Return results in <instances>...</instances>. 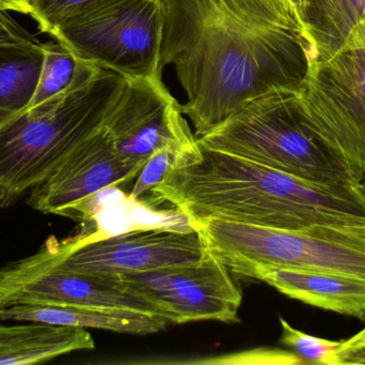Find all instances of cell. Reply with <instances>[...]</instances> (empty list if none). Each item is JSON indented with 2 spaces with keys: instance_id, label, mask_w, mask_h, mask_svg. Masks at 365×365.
<instances>
[{
  "instance_id": "obj_24",
  "label": "cell",
  "mask_w": 365,
  "mask_h": 365,
  "mask_svg": "<svg viewBox=\"0 0 365 365\" xmlns=\"http://www.w3.org/2000/svg\"><path fill=\"white\" fill-rule=\"evenodd\" d=\"M285 4H289L292 9L297 12L302 19V23L304 24V15H306L307 4H308V0H282ZM306 26V24H304ZM307 28V27H306Z\"/></svg>"
},
{
  "instance_id": "obj_6",
  "label": "cell",
  "mask_w": 365,
  "mask_h": 365,
  "mask_svg": "<svg viewBox=\"0 0 365 365\" xmlns=\"http://www.w3.org/2000/svg\"><path fill=\"white\" fill-rule=\"evenodd\" d=\"M163 0H104L68 19L51 38L81 61L125 79L162 77Z\"/></svg>"
},
{
  "instance_id": "obj_15",
  "label": "cell",
  "mask_w": 365,
  "mask_h": 365,
  "mask_svg": "<svg viewBox=\"0 0 365 365\" xmlns=\"http://www.w3.org/2000/svg\"><path fill=\"white\" fill-rule=\"evenodd\" d=\"M94 347L93 338L83 328L36 323L0 325V365L45 364Z\"/></svg>"
},
{
  "instance_id": "obj_8",
  "label": "cell",
  "mask_w": 365,
  "mask_h": 365,
  "mask_svg": "<svg viewBox=\"0 0 365 365\" xmlns=\"http://www.w3.org/2000/svg\"><path fill=\"white\" fill-rule=\"evenodd\" d=\"M15 306L118 309L164 317L155 304L117 274H85L62 268L55 236H49L34 254L0 268V309Z\"/></svg>"
},
{
  "instance_id": "obj_17",
  "label": "cell",
  "mask_w": 365,
  "mask_h": 365,
  "mask_svg": "<svg viewBox=\"0 0 365 365\" xmlns=\"http://www.w3.org/2000/svg\"><path fill=\"white\" fill-rule=\"evenodd\" d=\"M42 62V47H0V119L27 106Z\"/></svg>"
},
{
  "instance_id": "obj_18",
  "label": "cell",
  "mask_w": 365,
  "mask_h": 365,
  "mask_svg": "<svg viewBox=\"0 0 365 365\" xmlns=\"http://www.w3.org/2000/svg\"><path fill=\"white\" fill-rule=\"evenodd\" d=\"M280 319V343L293 351L304 362L315 364H365V346L349 347L345 341L317 338L295 329L284 319Z\"/></svg>"
},
{
  "instance_id": "obj_21",
  "label": "cell",
  "mask_w": 365,
  "mask_h": 365,
  "mask_svg": "<svg viewBox=\"0 0 365 365\" xmlns=\"http://www.w3.org/2000/svg\"><path fill=\"white\" fill-rule=\"evenodd\" d=\"M186 151L188 150L165 148L152 154L137 176L130 192V197L139 199L147 193L151 192L152 189L164 179L169 169L175 165L181 154Z\"/></svg>"
},
{
  "instance_id": "obj_16",
  "label": "cell",
  "mask_w": 365,
  "mask_h": 365,
  "mask_svg": "<svg viewBox=\"0 0 365 365\" xmlns=\"http://www.w3.org/2000/svg\"><path fill=\"white\" fill-rule=\"evenodd\" d=\"M304 24L315 58L365 49V0H308Z\"/></svg>"
},
{
  "instance_id": "obj_1",
  "label": "cell",
  "mask_w": 365,
  "mask_h": 365,
  "mask_svg": "<svg viewBox=\"0 0 365 365\" xmlns=\"http://www.w3.org/2000/svg\"><path fill=\"white\" fill-rule=\"evenodd\" d=\"M162 66L173 64L195 139L272 88L297 89L315 58L282 0H163Z\"/></svg>"
},
{
  "instance_id": "obj_10",
  "label": "cell",
  "mask_w": 365,
  "mask_h": 365,
  "mask_svg": "<svg viewBox=\"0 0 365 365\" xmlns=\"http://www.w3.org/2000/svg\"><path fill=\"white\" fill-rule=\"evenodd\" d=\"M57 251L58 261L64 269L121 276L193 263L203 256L206 246L192 227L156 226L98 239H57Z\"/></svg>"
},
{
  "instance_id": "obj_14",
  "label": "cell",
  "mask_w": 365,
  "mask_h": 365,
  "mask_svg": "<svg viewBox=\"0 0 365 365\" xmlns=\"http://www.w3.org/2000/svg\"><path fill=\"white\" fill-rule=\"evenodd\" d=\"M36 323L61 327L102 329L119 334L148 336L168 327V321L158 315L79 306H15L0 309V323Z\"/></svg>"
},
{
  "instance_id": "obj_2",
  "label": "cell",
  "mask_w": 365,
  "mask_h": 365,
  "mask_svg": "<svg viewBox=\"0 0 365 365\" xmlns=\"http://www.w3.org/2000/svg\"><path fill=\"white\" fill-rule=\"evenodd\" d=\"M150 194L188 221L212 218L291 231L365 223L364 188L338 192L199 143Z\"/></svg>"
},
{
  "instance_id": "obj_23",
  "label": "cell",
  "mask_w": 365,
  "mask_h": 365,
  "mask_svg": "<svg viewBox=\"0 0 365 365\" xmlns=\"http://www.w3.org/2000/svg\"><path fill=\"white\" fill-rule=\"evenodd\" d=\"M34 0H0V9L1 10L12 11L19 14L29 15L32 11Z\"/></svg>"
},
{
  "instance_id": "obj_5",
  "label": "cell",
  "mask_w": 365,
  "mask_h": 365,
  "mask_svg": "<svg viewBox=\"0 0 365 365\" xmlns=\"http://www.w3.org/2000/svg\"><path fill=\"white\" fill-rule=\"evenodd\" d=\"M230 271L259 280L268 269L327 272L365 279V223L270 229L217 219L188 221Z\"/></svg>"
},
{
  "instance_id": "obj_11",
  "label": "cell",
  "mask_w": 365,
  "mask_h": 365,
  "mask_svg": "<svg viewBox=\"0 0 365 365\" xmlns=\"http://www.w3.org/2000/svg\"><path fill=\"white\" fill-rule=\"evenodd\" d=\"M184 116L162 77H124L105 126L119 154L145 165L152 154L165 148L197 147Z\"/></svg>"
},
{
  "instance_id": "obj_13",
  "label": "cell",
  "mask_w": 365,
  "mask_h": 365,
  "mask_svg": "<svg viewBox=\"0 0 365 365\" xmlns=\"http://www.w3.org/2000/svg\"><path fill=\"white\" fill-rule=\"evenodd\" d=\"M259 281L292 299L365 321V279L327 272L268 269Z\"/></svg>"
},
{
  "instance_id": "obj_12",
  "label": "cell",
  "mask_w": 365,
  "mask_h": 365,
  "mask_svg": "<svg viewBox=\"0 0 365 365\" xmlns=\"http://www.w3.org/2000/svg\"><path fill=\"white\" fill-rule=\"evenodd\" d=\"M143 167L119 154L104 124L28 193L27 204L41 214L85 221L98 193L136 179Z\"/></svg>"
},
{
  "instance_id": "obj_26",
  "label": "cell",
  "mask_w": 365,
  "mask_h": 365,
  "mask_svg": "<svg viewBox=\"0 0 365 365\" xmlns=\"http://www.w3.org/2000/svg\"><path fill=\"white\" fill-rule=\"evenodd\" d=\"M362 188H364V191L365 193V182H362Z\"/></svg>"
},
{
  "instance_id": "obj_9",
  "label": "cell",
  "mask_w": 365,
  "mask_h": 365,
  "mask_svg": "<svg viewBox=\"0 0 365 365\" xmlns=\"http://www.w3.org/2000/svg\"><path fill=\"white\" fill-rule=\"evenodd\" d=\"M120 276L155 304L170 324L240 323L242 291L227 266L207 249L193 263Z\"/></svg>"
},
{
  "instance_id": "obj_7",
  "label": "cell",
  "mask_w": 365,
  "mask_h": 365,
  "mask_svg": "<svg viewBox=\"0 0 365 365\" xmlns=\"http://www.w3.org/2000/svg\"><path fill=\"white\" fill-rule=\"evenodd\" d=\"M296 92L309 128L364 181L365 49L314 58Z\"/></svg>"
},
{
  "instance_id": "obj_22",
  "label": "cell",
  "mask_w": 365,
  "mask_h": 365,
  "mask_svg": "<svg viewBox=\"0 0 365 365\" xmlns=\"http://www.w3.org/2000/svg\"><path fill=\"white\" fill-rule=\"evenodd\" d=\"M42 44L34 34L15 21L8 11L0 9V47L41 49Z\"/></svg>"
},
{
  "instance_id": "obj_4",
  "label": "cell",
  "mask_w": 365,
  "mask_h": 365,
  "mask_svg": "<svg viewBox=\"0 0 365 365\" xmlns=\"http://www.w3.org/2000/svg\"><path fill=\"white\" fill-rule=\"evenodd\" d=\"M296 91L272 88L251 99L197 143L330 190H362V179L304 122Z\"/></svg>"
},
{
  "instance_id": "obj_20",
  "label": "cell",
  "mask_w": 365,
  "mask_h": 365,
  "mask_svg": "<svg viewBox=\"0 0 365 365\" xmlns=\"http://www.w3.org/2000/svg\"><path fill=\"white\" fill-rule=\"evenodd\" d=\"M104 0H34L32 17L38 31L51 36L68 19Z\"/></svg>"
},
{
  "instance_id": "obj_19",
  "label": "cell",
  "mask_w": 365,
  "mask_h": 365,
  "mask_svg": "<svg viewBox=\"0 0 365 365\" xmlns=\"http://www.w3.org/2000/svg\"><path fill=\"white\" fill-rule=\"evenodd\" d=\"M42 51L43 62L38 84L29 103L23 109H32L61 94L72 84L76 74L78 59L63 45L59 42L43 43Z\"/></svg>"
},
{
  "instance_id": "obj_3",
  "label": "cell",
  "mask_w": 365,
  "mask_h": 365,
  "mask_svg": "<svg viewBox=\"0 0 365 365\" xmlns=\"http://www.w3.org/2000/svg\"><path fill=\"white\" fill-rule=\"evenodd\" d=\"M124 77L78 60L61 94L0 119V208L14 205L51 177L106 122Z\"/></svg>"
},
{
  "instance_id": "obj_25",
  "label": "cell",
  "mask_w": 365,
  "mask_h": 365,
  "mask_svg": "<svg viewBox=\"0 0 365 365\" xmlns=\"http://www.w3.org/2000/svg\"><path fill=\"white\" fill-rule=\"evenodd\" d=\"M345 345L349 347L365 346V328L361 331L358 332L353 338L345 341Z\"/></svg>"
}]
</instances>
